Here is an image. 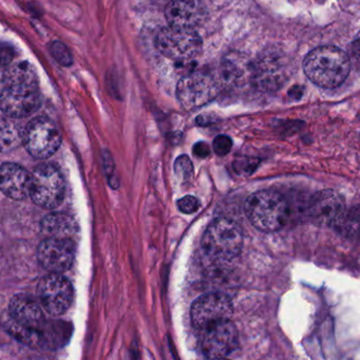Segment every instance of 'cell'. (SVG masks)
<instances>
[{
  "instance_id": "6da1fadb",
  "label": "cell",
  "mask_w": 360,
  "mask_h": 360,
  "mask_svg": "<svg viewBox=\"0 0 360 360\" xmlns=\"http://www.w3.org/2000/svg\"><path fill=\"white\" fill-rule=\"evenodd\" d=\"M306 75L321 88L340 87L351 71L348 54L335 46H323L311 51L304 61Z\"/></svg>"
},
{
  "instance_id": "7a4b0ae2",
  "label": "cell",
  "mask_w": 360,
  "mask_h": 360,
  "mask_svg": "<svg viewBox=\"0 0 360 360\" xmlns=\"http://www.w3.org/2000/svg\"><path fill=\"white\" fill-rule=\"evenodd\" d=\"M245 213L252 225L264 232H274L285 226L288 203L279 192L260 190L245 201Z\"/></svg>"
},
{
  "instance_id": "3957f363",
  "label": "cell",
  "mask_w": 360,
  "mask_h": 360,
  "mask_svg": "<svg viewBox=\"0 0 360 360\" xmlns=\"http://www.w3.org/2000/svg\"><path fill=\"white\" fill-rule=\"evenodd\" d=\"M243 235L240 226L230 219L212 222L201 239V247L205 255L212 259L230 261L240 254Z\"/></svg>"
},
{
  "instance_id": "277c9868",
  "label": "cell",
  "mask_w": 360,
  "mask_h": 360,
  "mask_svg": "<svg viewBox=\"0 0 360 360\" xmlns=\"http://www.w3.org/2000/svg\"><path fill=\"white\" fill-rule=\"evenodd\" d=\"M41 94L36 80L6 82L0 93V110L11 118H22L37 111Z\"/></svg>"
},
{
  "instance_id": "5b68a950",
  "label": "cell",
  "mask_w": 360,
  "mask_h": 360,
  "mask_svg": "<svg viewBox=\"0 0 360 360\" xmlns=\"http://www.w3.org/2000/svg\"><path fill=\"white\" fill-rule=\"evenodd\" d=\"M65 182L58 167L53 164L39 165L32 175L30 196L38 206L54 209L63 203Z\"/></svg>"
},
{
  "instance_id": "8992f818",
  "label": "cell",
  "mask_w": 360,
  "mask_h": 360,
  "mask_svg": "<svg viewBox=\"0 0 360 360\" xmlns=\"http://www.w3.org/2000/svg\"><path fill=\"white\" fill-rule=\"evenodd\" d=\"M156 46L167 58L186 61L200 54L202 40L196 30L170 25L160 32L156 38Z\"/></svg>"
},
{
  "instance_id": "52a82bcc",
  "label": "cell",
  "mask_w": 360,
  "mask_h": 360,
  "mask_svg": "<svg viewBox=\"0 0 360 360\" xmlns=\"http://www.w3.org/2000/svg\"><path fill=\"white\" fill-rule=\"evenodd\" d=\"M220 84L215 76L205 72H192L179 80L176 95L182 107L196 109L213 101L219 93Z\"/></svg>"
},
{
  "instance_id": "ba28073f",
  "label": "cell",
  "mask_w": 360,
  "mask_h": 360,
  "mask_svg": "<svg viewBox=\"0 0 360 360\" xmlns=\"http://www.w3.org/2000/svg\"><path fill=\"white\" fill-rule=\"evenodd\" d=\"M60 133L55 123L48 118H36L23 131L25 149L34 158L48 159L58 150Z\"/></svg>"
},
{
  "instance_id": "9c48e42d",
  "label": "cell",
  "mask_w": 360,
  "mask_h": 360,
  "mask_svg": "<svg viewBox=\"0 0 360 360\" xmlns=\"http://www.w3.org/2000/svg\"><path fill=\"white\" fill-rule=\"evenodd\" d=\"M37 292L40 304L52 316L65 314L73 302V285L69 279L58 273H51L42 278Z\"/></svg>"
},
{
  "instance_id": "30bf717a",
  "label": "cell",
  "mask_w": 360,
  "mask_h": 360,
  "mask_svg": "<svg viewBox=\"0 0 360 360\" xmlns=\"http://www.w3.org/2000/svg\"><path fill=\"white\" fill-rule=\"evenodd\" d=\"M233 312L234 306L229 296L211 293L195 300L191 308V321L196 329L202 331L214 323L230 321Z\"/></svg>"
},
{
  "instance_id": "8fae6325",
  "label": "cell",
  "mask_w": 360,
  "mask_h": 360,
  "mask_svg": "<svg viewBox=\"0 0 360 360\" xmlns=\"http://www.w3.org/2000/svg\"><path fill=\"white\" fill-rule=\"evenodd\" d=\"M201 332V352L207 359H224L238 345V332L231 319L214 323Z\"/></svg>"
},
{
  "instance_id": "7c38bea8",
  "label": "cell",
  "mask_w": 360,
  "mask_h": 360,
  "mask_svg": "<svg viewBox=\"0 0 360 360\" xmlns=\"http://www.w3.org/2000/svg\"><path fill=\"white\" fill-rule=\"evenodd\" d=\"M37 256L38 260L46 270L60 274L73 266L75 245L71 239L49 237L38 247Z\"/></svg>"
},
{
  "instance_id": "4fadbf2b",
  "label": "cell",
  "mask_w": 360,
  "mask_h": 360,
  "mask_svg": "<svg viewBox=\"0 0 360 360\" xmlns=\"http://www.w3.org/2000/svg\"><path fill=\"white\" fill-rule=\"evenodd\" d=\"M166 17L171 27L195 30L205 23L207 11L200 0H170Z\"/></svg>"
},
{
  "instance_id": "5bb4252c",
  "label": "cell",
  "mask_w": 360,
  "mask_h": 360,
  "mask_svg": "<svg viewBox=\"0 0 360 360\" xmlns=\"http://www.w3.org/2000/svg\"><path fill=\"white\" fill-rule=\"evenodd\" d=\"M310 211L317 223L335 225L346 211V205L340 194L332 190H325L313 196Z\"/></svg>"
},
{
  "instance_id": "9a60e30c",
  "label": "cell",
  "mask_w": 360,
  "mask_h": 360,
  "mask_svg": "<svg viewBox=\"0 0 360 360\" xmlns=\"http://www.w3.org/2000/svg\"><path fill=\"white\" fill-rule=\"evenodd\" d=\"M32 175L20 165L4 163L0 166V190L14 200H23L30 194Z\"/></svg>"
},
{
  "instance_id": "2e32d148",
  "label": "cell",
  "mask_w": 360,
  "mask_h": 360,
  "mask_svg": "<svg viewBox=\"0 0 360 360\" xmlns=\"http://www.w3.org/2000/svg\"><path fill=\"white\" fill-rule=\"evenodd\" d=\"M285 80H287L285 65L276 57H264L255 63L252 80L259 90H277L283 86Z\"/></svg>"
},
{
  "instance_id": "e0dca14e",
  "label": "cell",
  "mask_w": 360,
  "mask_h": 360,
  "mask_svg": "<svg viewBox=\"0 0 360 360\" xmlns=\"http://www.w3.org/2000/svg\"><path fill=\"white\" fill-rule=\"evenodd\" d=\"M8 312L18 327L33 332L44 321V314L37 302L27 295H17L11 300Z\"/></svg>"
},
{
  "instance_id": "ac0fdd59",
  "label": "cell",
  "mask_w": 360,
  "mask_h": 360,
  "mask_svg": "<svg viewBox=\"0 0 360 360\" xmlns=\"http://www.w3.org/2000/svg\"><path fill=\"white\" fill-rule=\"evenodd\" d=\"M41 230L51 238L73 240L78 228L75 220L71 216L63 213H53L42 219Z\"/></svg>"
},
{
  "instance_id": "d6986e66",
  "label": "cell",
  "mask_w": 360,
  "mask_h": 360,
  "mask_svg": "<svg viewBox=\"0 0 360 360\" xmlns=\"http://www.w3.org/2000/svg\"><path fill=\"white\" fill-rule=\"evenodd\" d=\"M23 143V131L16 122L0 118V152L16 149Z\"/></svg>"
},
{
  "instance_id": "ffe728a7",
  "label": "cell",
  "mask_w": 360,
  "mask_h": 360,
  "mask_svg": "<svg viewBox=\"0 0 360 360\" xmlns=\"http://www.w3.org/2000/svg\"><path fill=\"white\" fill-rule=\"evenodd\" d=\"M334 226L345 236L360 242V205L346 209Z\"/></svg>"
},
{
  "instance_id": "44dd1931",
  "label": "cell",
  "mask_w": 360,
  "mask_h": 360,
  "mask_svg": "<svg viewBox=\"0 0 360 360\" xmlns=\"http://www.w3.org/2000/svg\"><path fill=\"white\" fill-rule=\"evenodd\" d=\"M51 54L57 63L63 67H70L73 63V57L69 49L60 42H54L50 46Z\"/></svg>"
},
{
  "instance_id": "7402d4cb",
  "label": "cell",
  "mask_w": 360,
  "mask_h": 360,
  "mask_svg": "<svg viewBox=\"0 0 360 360\" xmlns=\"http://www.w3.org/2000/svg\"><path fill=\"white\" fill-rule=\"evenodd\" d=\"M175 173L181 180H188L193 175V163L186 156H181L177 159L174 165Z\"/></svg>"
},
{
  "instance_id": "603a6c76",
  "label": "cell",
  "mask_w": 360,
  "mask_h": 360,
  "mask_svg": "<svg viewBox=\"0 0 360 360\" xmlns=\"http://www.w3.org/2000/svg\"><path fill=\"white\" fill-rule=\"evenodd\" d=\"M177 206H179V211L181 213L191 215V213H196L200 209V201L195 198V197L186 196L180 199L179 202H177Z\"/></svg>"
},
{
  "instance_id": "cb8c5ba5",
  "label": "cell",
  "mask_w": 360,
  "mask_h": 360,
  "mask_svg": "<svg viewBox=\"0 0 360 360\" xmlns=\"http://www.w3.org/2000/svg\"><path fill=\"white\" fill-rule=\"evenodd\" d=\"M232 139L226 135H218L213 142L214 151L217 156H224L232 149Z\"/></svg>"
},
{
  "instance_id": "d4e9b609",
  "label": "cell",
  "mask_w": 360,
  "mask_h": 360,
  "mask_svg": "<svg viewBox=\"0 0 360 360\" xmlns=\"http://www.w3.org/2000/svg\"><path fill=\"white\" fill-rule=\"evenodd\" d=\"M14 56V48L6 42H0V68L10 65Z\"/></svg>"
},
{
  "instance_id": "484cf974",
  "label": "cell",
  "mask_w": 360,
  "mask_h": 360,
  "mask_svg": "<svg viewBox=\"0 0 360 360\" xmlns=\"http://www.w3.org/2000/svg\"><path fill=\"white\" fill-rule=\"evenodd\" d=\"M193 151H194L195 156H199V158H207L210 154V148L207 144L200 142L194 146Z\"/></svg>"
},
{
  "instance_id": "4316f807",
  "label": "cell",
  "mask_w": 360,
  "mask_h": 360,
  "mask_svg": "<svg viewBox=\"0 0 360 360\" xmlns=\"http://www.w3.org/2000/svg\"><path fill=\"white\" fill-rule=\"evenodd\" d=\"M352 52L354 58L356 59L359 63H360V32L359 34H357L355 39L353 40Z\"/></svg>"
},
{
  "instance_id": "83f0119b",
  "label": "cell",
  "mask_w": 360,
  "mask_h": 360,
  "mask_svg": "<svg viewBox=\"0 0 360 360\" xmlns=\"http://www.w3.org/2000/svg\"><path fill=\"white\" fill-rule=\"evenodd\" d=\"M160 1H165V0H160Z\"/></svg>"
}]
</instances>
